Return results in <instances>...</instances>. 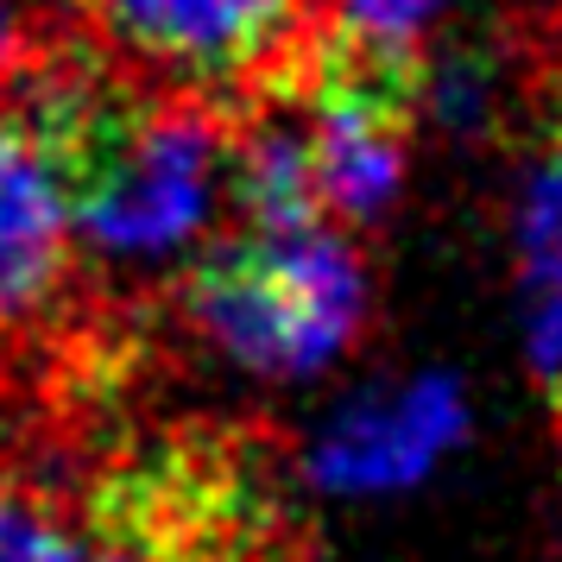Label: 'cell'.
<instances>
[{"mask_svg": "<svg viewBox=\"0 0 562 562\" xmlns=\"http://www.w3.org/2000/svg\"><path fill=\"white\" fill-rule=\"evenodd\" d=\"M512 247H518V284H525V360L562 411V133L525 171Z\"/></svg>", "mask_w": 562, "mask_h": 562, "instance_id": "cell-6", "label": "cell"}, {"mask_svg": "<svg viewBox=\"0 0 562 562\" xmlns=\"http://www.w3.org/2000/svg\"><path fill=\"white\" fill-rule=\"evenodd\" d=\"M474 430L456 373H411L398 385L360 392L316 430L304 474L329 499H385L424 486Z\"/></svg>", "mask_w": 562, "mask_h": 562, "instance_id": "cell-3", "label": "cell"}, {"mask_svg": "<svg viewBox=\"0 0 562 562\" xmlns=\"http://www.w3.org/2000/svg\"><path fill=\"white\" fill-rule=\"evenodd\" d=\"M70 266V190L52 133L20 102L0 108V329L32 323Z\"/></svg>", "mask_w": 562, "mask_h": 562, "instance_id": "cell-4", "label": "cell"}, {"mask_svg": "<svg viewBox=\"0 0 562 562\" xmlns=\"http://www.w3.org/2000/svg\"><path fill=\"white\" fill-rule=\"evenodd\" d=\"M82 562H153L139 543H127V537H114V531H102V543H95V557H82Z\"/></svg>", "mask_w": 562, "mask_h": 562, "instance_id": "cell-9", "label": "cell"}, {"mask_svg": "<svg viewBox=\"0 0 562 562\" xmlns=\"http://www.w3.org/2000/svg\"><path fill=\"white\" fill-rule=\"evenodd\" d=\"M228 190L247 234H291L310 222H329L316 196L304 108H259L247 127L228 139Z\"/></svg>", "mask_w": 562, "mask_h": 562, "instance_id": "cell-5", "label": "cell"}, {"mask_svg": "<svg viewBox=\"0 0 562 562\" xmlns=\"http://www.w3.org/2000/svg\"><path fill=\"white\" fill-rule=\"evenodd\" d=\"M32 64H38V57H32L26 7H20V0H0V89H13Z\"/></svg>", "mask_w": 562, "mask_h": 562, "instance_id": "cell-8", "label": "cell"}, {"mask_svg": "<svg viewBox=\"0 0 562 562\" xmlns=\"http://www.w3.org/2000/svg\"><path fill=\"white\" fill-rule=\"evenodd\" d=\"M316 0H82L114 52L178 95L291 89L310 57Z\"/></svg>", "mask_w": 562, "mask_h": 562, "instance_id": "cell-2", "label": "cell"}, {"mask_svg": "<svg viewBox=\"0 0 562 562\" xmlns=\"http://www.w3.org/2000/svg\"><path fill=\"white\" fill-rule=\"evenodd\" d=\"M373 279L348 234L310 222L240 234L183 272V316L247 380L297 385L329 373L367 329Z\"/></svg>", "mask_w": 562, "mask_h": 562, "instance_id": "cell-1", "label": "cell"}, {"mask_svg": "<svg viewBox=\"0 0 562 562\" xmlns=\"http://www.w3.org/2000/svg\"><path fill=\"white\" fill-rule=\"evenodd\" d=\"M0 562H82L64 512L13 474H0Z\"/></svg>", "mask_w": 562, "mask_h": 562, "instance_id": "cell-7", "label": "cell"}]
</instances>
